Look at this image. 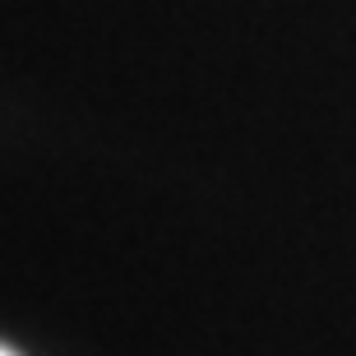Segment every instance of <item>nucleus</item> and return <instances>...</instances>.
<instances>
[{"instance_id": "f257e3e1", "label": "nucleus", "mask_w": 356, "mask_h": 356, "mask_svg": "<svg viewBox=\"0 0 356 356\" xmlns=\"http://www.w3.org/2000/svg\"><path fill=\"white\" fill-rule=\"evenodd\" d=\"M0 356H10V352H5V347H0Z\"/></svg>"}]
</instances>
